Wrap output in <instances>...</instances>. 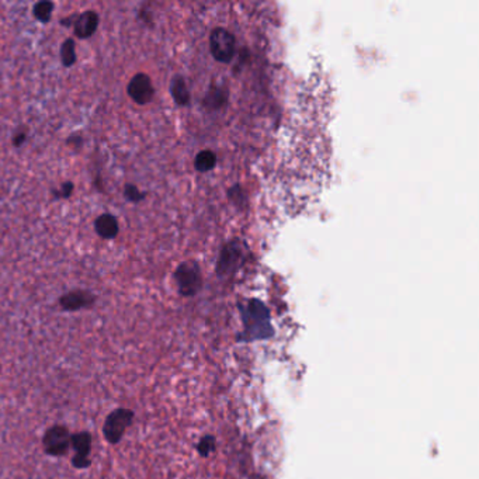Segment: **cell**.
Masks as SVG:
<instances>
[{"instance_id": "cell-1", "label": "cell", "mask_w": 479, "mask_h": 479, "mask_svg": "<svg viewBox=\"0 0 479 479\" xmlns=\"http://www.w3.org/2000/svg\"><path fill=\"white\" fill-rule=\"evenodd\" d=\"M246 342L267 339L273 334L270 315L267 308L258 299H251L242 311Z\"/></svg>"}, {"instance_id": "cell-2", "label": "cell", "mask_w": 479, "mask_h": 479, "mask_svg": "<svg viewBox=\"0 0 479 479\" xmlns=\"http://www.w3.org/2000/svg\"><path fill=\"white\" fill-rule=\"evenodd\" d=\"M134 417H135L134 410L127 408H117L114 410H111L107 415L101 428L106 441L110 443L111 445L119 444L123 440L125 432L134 423Z\"/></svg>"}, {"instance_id": "cell-3", "label": "cell", "mask_w": 479, "mask_h": 479, "mask_svg": "<svg viewBox=\"0 0 479 479\" xmlns=\"http://www.w3.org/2000/svg\"><path fill=\"white\" fill-rule=\"evenodd\" d=\"M175 280L179 293L183 297H193L200 291L203 284V277L200 266L194 260L182 263L175 271Z\"/></svg>"}, {"instance_id": "cell-4", "label": "cell", "mask_w": 479, "mask_h": 479, "mask_svg": "<svg viewBox=\"0 0 479 479\" xmlns=\"http://www.w3.org/2000/svg\"><path fill=\"white\" fill-rule=\"evenodd\" d=\"M72 433L62 425H53L48 428L42 436L44 453L49 457H64L71 448Z\"/></svg>"}, {"instance_id": "cell-5", "label": "cell", "mask_w": 479, "mask_h": 479, "mask_svg": "<svg viewBox=\"0 0 479 479\" xmlns=\"http://www.w3.org/2000/svg\"><path fill=\"white\" fill-rule=\"evenodd\" d=\"M236 41L231 32L227 28L218 27L214 28L210 36V51L215 61L222 64H230L235 56Z\"/></svg>"}, {"instance_id": "cell-6", "label": "cell", "mask_w": 479, "mask_h": 479, "mask_svg": "<svg viewBox=\"0 0 479 479\" xmlns=\"http://www.w3.org/2000/svg\"><path fill=\"white\" fill-rule=\"evenodd\" d=\"M71 448H73L75 456L72 457V465L76 469H88L92 465V434L86 430L72 433Z\"/></svg>"}, {"instance_id": "cell-7", "label": "cell", "mask_w": 479, "mask_h": 479, "mask_svg": "<svg viewBox=\"0 0 479 479\" xmlns=\"http://www.w3.org/2000/svg\"><path fill=\"white\" fill-rule=\"evenodd\" d=\"M127 93L139 106L151 103L155 96V89L151 77L147 73L135 75L128 83Z\"/></svg>"}, {"instance_id": "cell-8", "label": "cell", "mask_w": 479, "mask_h": 479, "mask_svg": "<svg viewBox=\"0 0 479 479\" xmlns=\"http://www.w3.org/2000/svg\"><path fill=\"white\" fill-rule=\"evenodd\" d=\"M97 297L88 290H73L60 298V306L66 312H77L95 306Z\"/></svg>"}, {"instance_id": "cell-9", "label": "cell", "mask_w": 479, "mask_h": 479, "mask_svg": "<svg viewBox=\"0 0 479 479\" xmlns=\"http://www.w3.org/2000/svg\"><path fill=\"white\" fill-rule=\"evenodd\" d=\"M99 21H100V17L95 10H88L82 14H76L75 21L72 24L75 36L80 40L90 38L97 30Z\"/></svg>"}, {"instance_id": "cell-10", "label": "cell", "mask_w": 479, "mask_h": 479, "mask_svg": "<svg viewBox=\"0 0 479 479\" xmlns=\"http://www.w3.org/2000/svg\"><path fill=\"white\" fill-rule=\"evenodd\" d=\"M95 231L101 239H114L119 235V221L111 214H101L95 221Z\"/></svg>"}, {"instance_id": "cell-11", "label": "cell", "mask_w": 479, "mask_h": 479, "mask_svg": "<svg viewBox=\"0 0 479 479\" xmlns=\"http://www.w3.org/2000/svg\"><path fill=\"white\" fill-rule=\"evenodd\" d=\"M239 259H241V250L238 247L232 245L225 246L218 260V267H217L218 274H225L231 271L234 269V265L239 262Z\"/></svg>"}, {"instance_id": "cell-12", "label": "cell", "mask_w": 479, "mask_h": 479, "mask_svg": "<svg viewBox=\"0 0 479 479\" xmlns=\"http://www.w3.org/2000/svg\"><path fill=\"white\" fill-rule=\"evenodd\" d=\"M171 95L176 104L188 106L190 104V92L186 84V80L182 76H175L171 82Z\"/></svg>"}, {"instance_id": "cell-13", "label": "cell", "mask_w": 479, "mask_h": 479, "mask_svg": "<svg viewBox=\"0 0 479 479\" xmlns=\"http://www.w3.org/2000/svg\"><path fill=\"white\" fill-rule=\"evenodd\" d=\"M215 166H217V155L210 149H204L199 152L194 159V167L197 172L206 173L212 171Z\"/></svg>"}, {"instance_id": "cell-14", "label": "cell", "mask_w": 479, "mask_h": 479, "mask_svg": "<svg viewBox=\"0 0 479 479\" xmlns=\"http://www.w3.org/2000/svg\"><path fill=\"white\" fill-rule=\"evenodd\" d=\"M61 61L66 68H71L76 62V47L72 38L65 40L61 47Z\"/></svg>"}, {"instance_id": "cell-15", "label": "cell", "mask_w": 479, "mask_h": 479, "mask_svg": "<svg viewBox=\"0 0 479 479\" xmlns=\"http://www.w3.org/2000/svg\"><path fill=\"white\" fill-rule=\"evenodd\" d=\"M52 12H53V3L47 2V0L38 2L33 9L34 17L41 23H49V20L52 17Z\"/></svg>"}, {"instance_id": "cell-16", "label": "cell", "mask_w": 479, "mask_h": 479, "mask_svg": "<svg viewBox=\"0 0 479 479\" xmlns=\"http://www.w3.org/2000/svg\"><path fill=\"white\" fill-rule=\"evenodd\" d=\"M124 197L131 203H140L147 197V193L140 191L135 184L128 183L124 186Z\"/></svg>"}, {"instance_id": "cell-17", "label": "cell", "mask_w": 479, "mask_h": 479, "mask_svg": "<svg viewBox=\"0 0 479 479\" xmlns=\"http://www.w3.org/2000/svg\"><path fill=\"white\" fill-rule=\"evenodd\" d=\"M223 90L221 89H214L211 92H208L207 97H206V106L212 107V108H219L225 101H227V97H222Z\"/></svg>"}, {"instance_id": "cell-18", "label": "cell", "mask_w": 479, "mask_h": 479, "mask_svg": "<svg viewBox=\"0 0 479 479\" xmlns=\"http://www.w3.org/2000/svg\"><path fill=\"white\" fill-rule=\"evenodd\" d=\"M197 450L203 457H208L215 450V439L212 436H206L201 439V441L197 445Z\"/></svg>"}, {"instance_id": "cell-19", "label": "cell", "mask_w": 479, "mask_h": 479, "mask_svg": "<svg viewBox=\"0 0 479 479\" xmlns=\"http://www.w3.org/2000/svg\"><path fill=\"white\" fill-rule=\"evenodd\" d=\"M73 190H75V184L72 182H65V183H62V186L60 188L52 190V195L58 200L69 199V197H72V194H73Z\"/></svg>"}, {"instance_id": "cell-20", "label": "cell", "mask_w": 479, "mask_h": 479, "mask_svg": "<svg viewBox=\"0 0 479 479\" xmlns=\"http://www.w3.org/2000/svg\"><path fill=\"white\" fill-rule=\"evenodd\" d=\"M25 140H27V132H25V131H19V132L13 136L12 143H13V145H14L16 148H20V147L25 143Z\"/></svg>"}, {"instance_id": "cell-21", "label": "cell", "mask_w": 479, "mask_h": 479, "mask_svg": "<svg viewBox=\"0 0 479 479\" xmlns=\"http://www.w3.org/2000/svg\"><path fill=\"white\" fill-rule=\"evenodd\" d=\"M66 144H68L69 147H72V148H82L83 139H82V136H79V135H72L71 138L66 139Z\"/></svg>"}]
</instances>
